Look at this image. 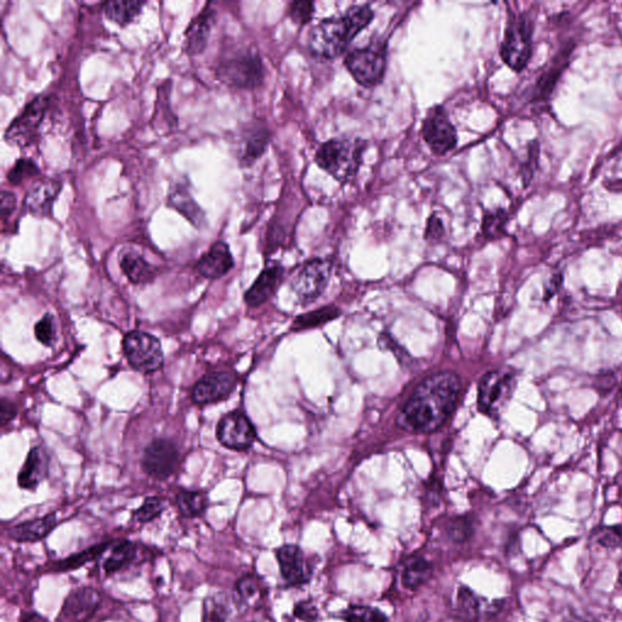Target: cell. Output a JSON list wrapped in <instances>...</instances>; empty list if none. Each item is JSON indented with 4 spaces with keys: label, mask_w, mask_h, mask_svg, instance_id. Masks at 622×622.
I'll use <instances>...</instances> for the list:
<instances>
[{
    "label": "cell",
    "mask_w": 622,
    "mask_h": 622,
    "mask_svg": "<svg viewBox=\"0 0 622 622\" xmlns=\"http://www.w3.org/2000/svg\"><path fill=\"white\" fill-rule=\"evenodd\" d=\"M456 373H433L418 384L397 417L398 426L412 434L437 432L450 420L461 394Z\"/></svg>",
    "instance_id": "1"
},
{
    "label": "cell",
    "mask_w": 622,
    "mask_h": 622,
    "mask_svg": "<svg viewBox=\"0 0 622 622\" xmlns=\"http://www.w3.org/2000/svg\"><path fill=\"white\" fill-rule=\"evenodd\" d=\"M373 11L369 5L349 8L347 13L319 22L309 32L310 52L320 58L336 59L348 49L353 39L371 24Z\"/></svg>",
    "instance_id": "2"
},
{
    "label": "cell",
    "mask_w": 622,
    "mask_h": 622,
    "mask_svg": "<svg viewBox=\"0 0 622 622\" xmlns=\"http://www.w3.org/2000/svg\"><path fill=\"white\" fill-rule=\"evenodd\" d=\"M365 149L363 139H332L316 151L315 162L339 183L346 184L358 173Z\"/></svg>",
    "instance_id": "3"
},
{
    "label": "cell",
    "mask_w": 622,
    "mask_h": 622,
    "mask_svg": "<svg viewBox=\"0 0 622 622\" xmlns=\"http://www.w3.org/2000/svg\"><path fill=\"white\" fill-rule=\"evenodd\" d=\"M216 75L225 86L254 89L263 84L264 66L253 49L236 48L228 50L220 58Z\"/></svg>",
    "instance_id": "4"
},
{
    "label": "cell",
    "mask_w": 622,
    "mask_h": 622,
    "mask_svg": "<svg viewBox=\"0 0 622 622\" xmlns=\"http://www.w3.org/2000/svg\"><path fill=\"white\" fill-rule=\"evenodd\" d=\"M517 387V375L508 370L486 372L478 384V409L497 418L506 409Z\"/></svg>",
    "instance_id": "5"
},
{
    "label": "cell",
    "mask_w": 622,
    "mask_h": 622,
    "mask_svg": "<svg viewBox=\"0 0 622 622\" xmlns=\"http://www.w3.org/2000/svg\"><path fill=\"white\" fill-rule=\"evenodd\" d=\"M348 72L365 88H373L383 81L387 70V47L373 42L365 48L355 49L344 59Z\"/></svg>",
    "instance_id": "6"
},
{
    "label": "cell",
    "mask_w": 622,
    "mask_h": 622,
    "mask_svg": "<svg viewBox=\"0 0 622 622\" xmlns=\"http://www.w3.org/2000/svg\"><path fill=\"white\" fill-rule=\"evenodd\" d=\"M122 347L129 365L141 373L156 372L165 364L162 344L150 333L130 331L124 336Z\"/></svg>",
    "instance_id": "7"
},
{
    "label": "cell",
    "mask_w": 622,
    "mask_h": 622,
    "mask_svg": "<svg viewBox=\"0 0 622 622\" xmlns=\"http://www.w3.org/2000/svg\"><path fill=\"white\" fill-rule=\"evenodd\" d=\"M531 37L533 25L527 16L511 15L501 47V56L512 70L522 71L527 66L531 54Z\"/></svg>",
    "instance_id": "8"
},
{
    "label": "cell",
    "mask_w": 622,
    "mask_h": 622,
    "mask_svg": "<svg viewBox=\"0 0 622 622\" xmlns=\"http://www.w3.org/2000/svg\"><path fill=\"white\" fill-rule=\"evenodd\" d=\"M49 96L38 95L21 111L20 115L9 124L5 132V140L9 144L25 149L35 143L39 137V129L49 110Z\"/></svg>",
    "instance_id": "9"
},
{
    "label": "cell",
    "mask_w": 622,
    "mask_h": 622,
    "mask_svg": "<svg viewBox=\"0 0 622 622\" xmlns=\"http://www.w3.org/2000/svg\"><path fill=\"white\" fill-rule=\"evenodd\" d=\"M333 264L327 259H313L305 263L292 280V291L297 302L307 307L324 294L331 280Z\"/></svg>",
    "instance_id": "10"
},
{
    "label": "cell",
    "mask_w": 622,
    "mask_h": 622,
    "mask_svg": "<svg viewBox=\"0 0 622 622\" xmlns=\"http://www.w3.org/2000/svg\"><path fill=\"white\" fill-rule=\"evenodd\" d=\"M180 452L174 441L157 438L151 441L141 457V467L147 476L157 480L171 478L178 471Z\"/></svg>",
    "instance_id": "11"
},
{
    "label": "cell",
    "mask_w": 622,
    "mask_h": 622,
    "mask_svg": "<svg viewBox=\"0 0 622 622\" xmlns=\"http://www.w3.org/2000/svg\"><path fill=\"white\" fill-rule=\"evenodd\" d=\"M217 439L226 449L246 451L252 448L257 439L256 428L245 412L235 410L220 418L217 426Z\"/></svg>",
    "instance_id": "12"
},
{
    "label": "cell",
    "mask_w": 622,
    "mask_h": 622,
    "mask_svg": "<svg viewBox=\"0 0 622 622\" xmlns=\"http://www.w3.org/2000/svg\"><path fill=\"white\" fill-rule=\"evenodd\" d=\"M422 135L435 155L443 156L457 145V132L444 107L429 110L422 124Z\"/></svg>",
    "instance_id": "13"
},
{
    "label": "cell",
    "mask_w": 622,
    "mask_h": 622,
    "mask_svg": "<svg viewBox=\"0 0 622 622\" xmlns=\"http://www.w3.org/2000/svg\"><path fill=\"white\" fill-rule=\"evenodd\" d=\"M237 384L233 372H211L200 378L192 390V400L197 405L216 404L229 397Z\"/></svg>",
    "instance_id": "14"
},
{
    "label": "cell",
    "mask_w": 622,
    "mask_h": 622,
    "mask_svg": "<svg viewBox=\"0 0 622 622\" xmlns=\"http://www.w3.org/2000/svg\"><path fill=\"white\" fill-rule=\"evenodd\" d=\"M103 597L93 587H81L72 591L62 605L59 622H88L99 609Z\"/></svg>",
    "instance_id": "15"
},
{
    "label": "cell",
    "mask_w": 622,
    "mask_h": 622,
    "mask_svg": "<svg viewBox=\"0 0 622 622\" xmlns=\"http://www.w3.org/2000/svg\"><path fill=\"white\" fill-rule=\"evenodd\" d=\"M62 184L59 180L43 178L37 180L24 200V207L35 217L48 218L52 216L54 203L61 192Z\"/></svg>",
    "instance_id": "16"
},
{
    "label": "cell",
    "mask_w": 622,
    "mask_h": 622,
    "mask_svg": "<svg viewBox=\"0 0 622 622\" xmlns=\"http://www.w3.org/2000/svg\"><path fill=\"white\" fill-rule=\"evenodd\" d=\"M282 579L287 585L301 586L311 578V568L303 551L296 545H285L276 551Z\"/></svg>",
    "instance_id": "17"
},
{
    "label": "cell",
    "mask_w": 622,
    "mask_h": 622,
    "mask_svg": "<svg viewBox=\"0 0 622 622\" xmlns=\"http://www.w3.org/2000/svg\"><path fill=\"white\" fill-rule=\"evenodd\" d=\"M167 206L182 214L197 229H202L207 224L206 212L192 196L190 184L185 180L175 182L169 188Z\"/></svg>",
    "instance_id": "18"
},
{
    "label": "cell",
    "mask_w": 622,
    "mask_h": 622,
    "mask_svg": "<svg viewBox=\"0 0 622 622\" xmlns=\"http://www.w3.org/2000/svg\"><path fill=\"white\" fill-rule=\"evenodd\" d=\"M216 9L212 4H207L201 13L190 22L188 30L185 32V53L190 56L200 55L205 52L212 28L216 24Z\"/></svg>",
    "instance_id": "19"
},
{
    "label": "cell",
    "mask_w": 622,
    "mask_h": 622,
    "mask_svg": "<svg viewBox=\"0 0 622 622\" xmlns=\"http://www.w3.org/2000/svg\"><path fill=\"white\" fill-rule=\"evenodd\" d=\"M235 262L228 243L217 241L196 264L197 273L209 280L222 279L234 268Z\"/></svg>",
    "instance_id": "20"
},
{
    "label": "cell",
    "mask_w": 622,
    "mask_h": 622,
    "mask_svg": "<svg viewBox=\"0 0 622 622\" xmlns=\"http://www.w3.org/2000/svg\"><path fill=\"white\" fill-rule=\"evenodd\" d=\"M284 279V268L280 264H270L254 281L250 290L245 293V302L248 307L258 308L267 303L277 291Z\"/></svg>",
    "instance_id": "21"
},
{
    "label": "cell",
    "mask_w": 622,
    "mask_h": 622,
    "mask_svg": "<svg viewBox=\"0 0 622 622\" xmlns=\"http://www.w3.org/2000/svg\"><path fill=\"white\" fill-rule=\"evenodd\" d=\"M50 457L43 446H35L20 469L18 484L21 489L35 491L48 478Z\"/></svg>",
    "instance_id": "22"
},
{
    "label": "cell",
    "mask_w": 622,
    "mask_h": 622,
    "mask_svg": "<svg viewBox=\"0 0 622 622\" xmlns=\"http://www.w3.org/2000/svg\"><path fill=\"white\" fill-rule=\"evenodd\" d=\"M270 133L267 127L251 126L243 133L239 149V161L242 167H251L267 151Z\"/></svg>",
    "instance_id": "23"
},
{
    "label": "cell",
    "mask_w": 622,
    "mask_h": 622,
    "mask_svg": "<svg viewBox=\"0 0 622 622\" xmlns=\"http://www.w3.org/2000/svg\"><path fill=\"white\" fill-rule=\"evenodd\" d=\"M120 267L123 274L133 285H149L156 280L160 270L147 262L138 252H123L120 258Z\"/></svg>",
    "instance_id": "24"
},
{
    "label": "cell",
    "mask_w": 622,
    "mask_h": 622,
    "mask_svg": "<svg viewBox=\"0 0 622 622\" xmlns=\"http://www.w3.org/2000/svg\"><path fill=\"white\" fill-rule=\"evenodd\" d=\"M58 525L55 514H47L42 518L27 520V522L15 525L9 530V537L20 544H33L47 537Z\"/></svg>",
    "instance_id": "25"
},
{
    "label": "cell",
    "mask_w": 622,
    "mask_h": 622,
    "mask_svg": "<svg viewBox=\"0 0 622 622\" xmlns=\"http://www.w3.org/2000/svg\"><path fill=\"white\" fill-rule=\"evenodd\" d=\"M138 558V546L133 542L121 540L112 542L109 556L103 563L106 575L118 573L128 565L133 564Z\"/></svg>",
    "instance_id": "26"
},
{
    "label": "cell",
    "mask_w": 622,
    "mask_h": 622,
    "mask_svg": "<svg viewBox=\"0 0 622 622\" xmlns=\"http://www.w3.org/2000/svg\"><path fill=\"white\" fill-rule=\"evenodd\" d=\"M145 5V2L138 0H112L104 4L103 11L107 20L126 27L138 18Z\"/></svg>",
    "instance_id": "27"
},
{
    "label": "cell",
    "mask_w": 622,
    "mask_h": 622,
    "mask_svg": "<svg viewBox=\"0 0 622 622\" xmlns=\"http://www.w3.org/2000/svg\"><path fill=\"white\" fill-rule=\"evenodd\" d=\"M456 612L463 621L478 622L486 613L484 599L474 593L471 588L461 586L456 597Z\"/></svg>",
    "instance_id": "28"
},
{
    "label": "cell",
    "mask_w": 622,
    "mask_h": 622,
    "mask_svg": "<svg viewBox=\"0 0 622 622\" xmlns=\"http://www.w3.org/2000/svg\"><path fill=\"white\" fill-rule=\"evenodd\" d=\"M433 565L422 557H412L405 562L401 582L407 590L415 591L432 578Z\"/></svg>",
    "instance_id": "29"
},
{
    "label": "cell",
    "mask_w": 622,
    "mask_h": 622,
    "mask_svg": "<svg viewBox=\"0 0 622 622\" xmlns=\"http://www.w3.org/2000/svg\"><path fill=\"white\" fill-rule=\"evenodd\" d=\"M177 505L183 517H201L209 505L208 495L203 491L182 490L177 495Z\"/></svg>",
    "instance_id": "30"
},
{
    "label": "cell",
    "mask_w": 622,
    "mask_h": 622,
    "mask_svg": "<svg viewBox=\"0 0 622 622\" xmlns=\"http://www.w3.org/2000/svg\"><path fill=\"white\" fill-rule=\"evenodd\" d=\"M339 315H341V310L335 307V305L309 311L307 314L299 315L293 321L292 330L305 331L315 329V327H320L327 324V322L339 318Z\"/></svg>",
    "instance_id": "31"
},
{
    "label": "cell",
    "mask_w": 622,
    "mask_h": 622,
    "mask_svg": "<svg viewBox=\"0 0 622 622\" xmlns=\"http://www.w3.org/2000/svg\"><path fill=\"white\" fill-rule=\"evenodd\" d=\"M110 545L111 542H104V544L94 545L86 548V550L72 554V556L67 557L64 561L55 563L53 570L58 571V573H66V571L81 568L83 565L93 562L95 559L103 556V554L109 550Z\"/></svg>",
    "instance_id": "32"
},
{
    "label": "cell",
    "mask_w": 622,
    "mask_h": 622,
    "mask_svg": "<svg viewBox=\"0 0 622 622\" xmlns=\"http://www.w3.org/2000/svg\"><path fill=\"white\" fill-rule=\"evenodd\" d=\"M230 599L223 592L213 593L203 602L202 622H228Z\"/></svg>",
    "instance_id": "33"
},
{
    "label": "cell",
    "mask_w": 622,
    "mask_h": 622,
    "mask_svg": "<svg viewBox=\"0 0 622 622\" xmlns=\"http://www.w3.org/2000/svg\"><path fill=\"white\" fill-rule=\"evenodd\" d=\"M235 593L240 603L252 605L263 596L262 582L256 576L247 575L236 582Z\"/></svg>",
    "instance_id": "34"
},
{
    "label": "cell",
    "mask_w": 622,
    "mask_h": 622,
    "mask_svg": "<svg viewBox=\"0 0 622 622\" xmlns=\"http://www.w3.org/2000/svg\"><path fill=\"white\" fill-rule=\"evenodd\" d=\"M167 502L162 497L151 496L133 513V519L139 524H147L160 517L166 511Z\"/></svg>",
    "instance_id": "35"
},
{
    "label": "cell",
    "mask_w": 622,
    "mask_h": 622,
    "mask_svg": "<svg viewBox=\"0 0 622 622\" xmlns=\"http://www.w3.org/2000/svg\"><path fill=\"white\" fill-rule=\"evenodd\" d=\"M346 622H389L387 615L369 605H350L342 613Z\"/></svg>",
    "instance_id": "36"
},
{
    "label": "cell",
    "mask_w": 622,
    "mask_h": 622,
    "mask_svg": "<svg viewBox=\"0 0 622 622\" xmlns=\"http://www.w3.org/2000/svg\"><path fill=\"white\" fill-rule=\"evenodd\" d=\"M37 175H41V169L38 168L36 162L30 158H20L10 169L8 180L13 185H21L27 179L35 178Z\"/></svg>",
    "instance_id": "37"
},
{
    "label": "cell",
    "mask_w": 622,
    "mask_h": 622,
    "mask_svg": "<svg viewBox=\"0 0 622 622\" xmlns=\"http://www.w3.org/2000/svg\"><path fill=\"white\" fill-rule=\"evenodd\" d=\"M507 213L502 209L486 213L483 219L482 233L486 239L494 240L505 233Z\"/></svg>",
    "instance_id": "38"
},
{
    "label": "cell",
    "mask_w": 622,
    "mask_h": 622,
    "mask_svg": "<svg viewBox=\"0 0 622 622\" xmlns=\"http://www.w3.org/2000/svg\"><path fill=\"white\" fill-rule=\"evenodd\" d=\"M473 533L472 519L468 517H457L451 519L446 524V534L454 542H465Z\"/></svg>",
    "instance_id": "39"
},
{
    "label": "cell",
    "mask_w": 622,
    "mask_h": 622,
    "mask_svg": "<svg viewBox=\"0 0 622 622\" xmlns=\"http://www.w3.org/2000/svg\"><path fill=\"white\" fill-rule=\"evenodd\" d=\"M56 322L52 314H45L35 326V335L45 347H53L56 342Z\"/></svg>",
    "instance_id": "40"
},
{
    "label": "cell",
    "mask_w": 622,
    "mask_h": 622,
    "mask_svg": "<svg viewBox=\"0 0 622 622\" xmlns=\"http://www.w3.org/2000/svg\"><path fill=\"white\" fill-rule=\"evenodd\" d=\"M288 15L294 24L307 25L313 19L314 3L313 2H293L288 9Z\"/></svg>",
    "instance_id": "41"
},
{
    "label": "cell",
    "mask_w": 622,
    "mask_h": 622,
    "mask_svg": "<svg viewBox=\"0 0 622 622\" xmlns=\"http://www.w3.org/2000/svg\"><path fill=\"white\" fill-rule=\"evenodd\" d=\"M596 540L604 547L620 546L622 531L620 528H601L595 533Z\"/></svg>",
    "instance_id": "42"
},
{
    "label": "cell",
    "mask_w": 622,
    "mask_h": 622,
    "mask_svg": "<svg viewBox=\"0 0 622 622\" xmlns=\"http://www.w3.org/2000/svg\"><path fill=\"white\" fill-rule=\"evenodd\" d=\"M445 235V229L443 222L437 216H432L428 219L426 240L429 242H439Z\"/></svg>",
    "instance_id": "43"
},
{
    "label": "cell",
    "mask_w": 622,
    "mask_h": 622,
    "mask_svg": "<svg viewBox=\"0 0 622 622\" xmlns=\"http://www.w3.org/2000/svg\"><path fill=\"white\" fill-rule=\"evenodd\" d=\"M16 209V197L9 191L2 192V220L7 223V219L13 216Z\"/></svg>",
    "instance_id": "44"
},
{
    "label": "cell",
    "mask_w": 622,
    "mask_h": 622,
    "mask_svg": "<svg viewBox=\"0 0 622 622\" xmlns=\"http://www.w3.org/2000/svg\"><path fill=\"white\" fill-rule=\"evenodd\" d=\"M16 415H18V409H16V406L13 403H10V401L3 399L2 409H0V420H2V426H7V424L14 420Z\"/></svg>",
    "instance_id": "45"
},
{
    "label": "cell",
    "mask_w": 622,
    "mask_h": 622,
    "mask_svg": "<svg viewBox=\"0 0 622 622\" xmlns=\"http://www.w3.org/2000/svg\"><path fill=\"white\" fill-rule=\"evenodd\" d=\"M294 614H296L299 619L314 620L315 616L318 615V610H316L313 605L303 602L297 605Z\"/></svg>",
    "instance_id": "46"
},
{
    "label": "cell",
    "mask_w": 622,
    "mask_h": 622,
    "mask_svg": "<svg viewBox=\"0 0 622 622\" xmlns=\"http://www.w3.org/2000/svg\"><path fill=\"white\" fill-rule=\"evenodd\" d=\"M20 622H50L48 619H45L44 616L39 615L38 613H28L25 616H22Z\"/></svg>",
    "instance_id": "47"
},
{
    "label": "cell",
    "mask_w": 622,
    "mask_h": 622,
    "mask_svg": "<svg viewBox=\"0 0 622 622\" xmlns=\"http://www.w3.org/2000/svg\"><path fill=\"white\" fill-rule=\"evenodd\" d=\"M574 622H596V621L586 620V619H574Z\"/></svg>",
    "instance_id": "48"
}]
</instances>
